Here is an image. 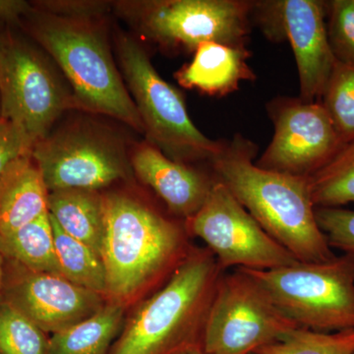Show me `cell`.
I'll return each instance as SVG.
<instances>
[{"label":"cell","instance_id":"1","mask_svg":"<svg viewBox=\"0 0 354 354\" xmlns=\"http://www.w3.org/2000/svg\"><path fill=\"white\" fill-rule=\"evenodd\" d=\"M102 195L106 299L127 306L162 288L193 247L185 225L127 195Z\"/></svg>","mask_w":354,"mask_h":354},{"label":"cell","instance_id":"2","mask_svg":"<svg viewBox=\"0 0 354 354\" xmlns=\"http://www.w3.org/2000/svg\"><path fill=\"white\" fill-rule=\"evenodd\" d=\"M254 147L235 137L212 160L214 176L272 239L299 262L320 263L335 254L317 223L309 177L261 169Z\"/></svg>","mask_w":354,"mask_h":354},{"label":"cell","instance_id":"3","mask_svg":"<svg viewBox=\"0 0 354 354\" xmlns=\"http://www.w3.org/2000/svg\"><path fill=\"white\" fill-rule=\"evenodd\" d=\"M102 20L62 17L32 4L19 26L62 71L77 109L111 116L144 134Z\"/></svg>","mask_w":354,"mask_h":354},{"label":"cell","instance_id":"4","mask_svg":"<svg viewBox=\"0 0 354 354\" xmlns=\"http://www.w3.org/2000/svg\"><path fill=\"white\" fill-rule=\"evenodd\" d=\"M225 271L208 248H192L169 281L144 298L109 354H177L202 346Z\"/></svg>","mask_w":354,"mask_h":354},{"label":"cell","instance_id":"5","mask_svg":"<svg viewBox=\"0 0 354 354\" xmlns=\"http://www.w3.org/2000/svg\"><path fill=\"white\" fill-rule=\"evenodd\" d=\"M115 48L121 76L143 122L147 142L176 162H212L223 143L198 129L183 95L160 77L143 46L120 32Z\"/></svg>","mask_w":354,"mask_h":354},{"label":"cell","instance_id":"6","mask_svg":"<svg viewBox=\"0 0 354 354\" xmlns=\"http://www.w3.org/2000/svg\"><path fill=\"white\" fill-rule=\"evenodd\" d=\"M59 71L39 46L11 27L0 32V118L19 128L32 148L65 111L77 109Z\"/></svg>","mask_w":354,"mask_h":354},{"label":"cell","instance_id":"7","mask_svg":"<svg viewBox=\"0 0 354 354\" xmlns=\"http://www.w3.org/2000/svg\"><path fill=\"white\" fill-rule=\"evenodd\" d=\"M269 293L299 327L316 332L354 330V256L297 262L267 271L241 269Z\"/></svg>","mask_w":354,"mask_h":354},{"label":"cell","instance_id":"8","mask_svg":"<svg viewBox=\"0 0 354 354\" xmlns=\"http://www.w3.org/2000/svg\"><path fill=\"white\" fill-rule=\"evenodd\" d=\"M114 6L137 31L164 48L195 51L200 44L218 43L246 48L252 1L149 0Z\"/></svg>","mask_w":354,"mask_h":354},{"label":"cell","instance_id":"9","mask_svg":"<svg viewBox=\"0 0 354 354\" xmlns=\"http://www.w3.org/2000/svg\"><path fill=\"white\" fill-rule=\"evenodd\" d=\"M48 192L99 191L127 178L131 162L115 135L88 121L51 130L32 149Z\"/></svg>","mask_w":354,"mask_h":354},{"label":"cell","instance_id":"10","mask_svg":"<svg viewBox=\"0 0 354 354\" xmlns=\"http://www.w3.org/2000/svg\"><path fill=\"white\" fill-rule=\"evenodd\" d=\"M297 327L253 277L236 269L225 272L216 288L203 349L209 354H255Z\"/></svg>","mask_w":354,"mask_h":354},{"label":"cell","instance_id":"11","mask_svg":"<svg viewBox=\"0 0 354 354\" xmlns=\"http://www.w3.org/2000/svg\"><path fill=\"white\" fill-rule=\"evenodd\" d=\"M184 225L188 234L207 244L225 272L234 267L267 271L299 262L261 227L216 178L202 208Z\"/></svg>","mask_w":354,"mask_h":354},{"label":"cell","instance_id":"12","mask_svg":"<svg viewBox=\"0 0 354 354\" xmlns=\"http://www.w3.org/2000/svg\"><path fill=\"white\" fill-rule=\"evenodd\" d=\"M251 17L268 39L290 43L297 65L299 99L320 102L337 64L328 39L326 2L252 1Z\"/></svg>","mask_w":354,"mask_h":354},{"label":"cell","instance_id":"13","mask_svg":"<svg viewBox=\"0 0 354 354\" xmlns=\"http://www.w3.org/2000/svg\"><path fill=\"white\" fill-rule=\"evenodd\" d=\"M274 136L256 165L267 171L309 177L342 145L321 102L279 97L268 108Z\"/></svg>","mask_w":354,"mask_h":354},{"label":"cell","instance_id":"14","mask_svg":"<svg viewBox=\"0 0 354 354\" xmlns=\"http://www.w3.org/2000/svg\"><path fill=\"white\" fill-rule=\"evenodd\" d=\"M13 265L4 277L1 297L46 334H57L94 315L108 301L104 295L64 277Z\"/></svg>","mask_w":354,"mask_h":354},{"label":"cell","instance_id":"15","mask_svg":"<svg viewBox=\"0 0 354 354\" xmlns=\"http://www.w3.org/2000/svg\"><path fill=\"white\" fill-rule=\"evenodd\" d=\"M130 162L137 177L162 200L167 211L184 221L202 208L216 181L215 176L212 178L171 160L148 142L135 148Z\"/></svg>","mask_w":354,"mask_h":354},{"label":"cell","instance_id":"16","mask_svg":"<svg viewBox=\"0 0 354 354\" xmlns=\"http://www.w3.org/2000/svg\"><path fill=\"white\" fill-rule=\"evenodd\" d=\"M246 48H232L218 43L200 44L189 64L176 73L183 87L197 88L211 95L234 92L241 81L252 80L254 73L247 58Z\"/></svg>","mask_w":354,"mask_h":354},{"label":"cell","instance_id":"17","mask_svg":"<svg viewBox=\"0 0 354 354\" xmlns=\"http://www.w3.org/2000/svg\"><path fill=\"white\" fill-rule=\"evenodd\" d=\"M48 194L32 155L18 160L0 183V236L48 214Z\"/></svg>","mask_w":354,"mask_h":354},{"label":"cell","instance_id":"18","mask_svg":"<svg viewBox=\"0 0 354 354\" xmlns=\"http://www.w3.org/2000/svg\"><path fill=\"white\" fill-rule=\"evenodd\" d=\"M48 215L60 230L102 257L104 195L99 191L67 189L48 194Z\"/></svg>","mask_w":354,"mask_h":354},{"label":"cell","instance_id":"19","mask_svg":"<svg viewBox=\"0 0 354 354\" xmlns=\"http://www.w3.org/2000/svg\"><path fill=\"white\" fill-rule=\"evenodd\" d=\"M125 309L108 300L94 315L51 335L48 354H109L124 327Z\"/></svg>","mask_w":354,"mask_h":354},{"label":"cell","instance_id":"20","mask_svg":"<svg viewBox=\"0 0 354 354\" xmlns=\"http://www.w3.org/2000/svg\"><path fill=\"white\" fill-rule=\"evenodd\" d=\"M0 253L6 260L29 271L62 276L48 213L11 234L0 236Z\"/></svg>","mask_w":354,"mask_h":354},{"label":"cell","instance_id":"21","mask_svg":"<svg viewBox=\"0 0 354 354\" xmlns=\"http://www.w3.org/2000/svg\"><path fill=\"white\" fill-rule=\"evenodd\" d=\"M50 221L62 277L106 298V269L101 256L83 242L65 234L55 221Z\"/></svg>","mask_w":354,"mask_h":354},{"label":"cell","instance_id":"22","mask_svg":"<svg viewBox=\"0 0 354 354\" xmlns=\"http://www.w3.org/2000/svg\"><path fill=\"white\" fill-rule=\"evenodd\" d=\"M315 207L354 203V140L342 144L329 162L309 176Z\"/></svg>","mask_w":354,"mask_h":354},{"label":"cell","instance_id":"23","mask_svg":"<svg viewBox=\"0 0 354 354\" xmlns=\"http://www.w3.org/2000/svg\"><path fill=\"white\" fill-rule=\"evenodd\" d=\"M50 337L0 295V354H48Z\"/></svg>","mask_w":354,"mask_h":354},{"label":"cell","instance_id":"24","mask_svg":"<svg viewBox=\"0 0 354 354\" xmlns=\"http://www.w3.org/2000/svg\"><path fill=\"white\" fill-rule=\"evenodd\" d=\"M255 354H354V330L323 333L297 327Z\"/></svg>","mask_w":354,"mask_h":354},{"label":"cell","instance_id":"25","mask_svg":"<svg viewBox=\"0 0 354 354\" xmlns=\"http://www.w3.org/2000/svg\"><path fill=\"white\" fill-rule=\"evenodd\" d=\"M321 104L342 144L354 140V66L337 62Z\"/></svg>","mask_w":354,"mask_h":354},{"label":"cell","instance_id":"26","mask_svg":"<svg viewBox=\"0 0 354 354\" xmlns=\"http://www.w3.org/2000/svg\"><path fill=\"white\" fill-rule=\"evenodd\" d=\"M327 4V32L339 64L354 66V0H332Z\"/></svg>","mask_w":354,"mask_h":354},{"label":"cell","instance_id":"27","mask_svg":"<svg viewBox=\"0 0 354 354\" xmlns=\"http://www.w3.org/2000/svg\"><path fill=\"white\" fill-rule=\"evenodd\" d=\"M315 215L330 248L354 256V211L341 207H316Z\"/></svg>","mask_w":354,"mask_h":354},{"label":"cell","instance_id":"28","mask_svg":"<svg viewBox=\"0 0 354 354\" xmlns=\"http://www.w3.org/2000/svg\"><path fill=\"white\" fill-rule=\"evenodd\" d=\"M32 149L19 128L0 118V183L18 160L31 155Z\"/></svg>","mask_w":354,"mask_h":354},{"label":"cell","instance_id":"29","mask_svg":"<svg viewBox=\"0 0 354 354\" xmlns=\"http://www.w3.org/2000/svg\"><path fill=\"white\" fill-rule=\"evenodd\" d=\"M32 4L53 15L88 19L104 17L109 7L108 2L104 1H34Z\"/></svg>","mask_w":354,"mask_h":354},{"label":"cell","instance_id":"30","mask_svg":"<svg viewBox=\"0 0 354 354\" xmlns=\"http://www.w3.org/2000/svg\"><path fill=\"white\" fill-rule=\"evenodd\" d=\"M32 9L31 2L23 0H0V24L19 26L21 20Z\"/></svg>","mask_w":354,"mask_h":354},{"label":"cell","instance_id":"31","mask_svg":"<svg viewBox=\"0 0 354 354\" xmlns=\"http://www.w3.org/2000/svg\"><path fill=\"white\" fill-rule=\"evenodd\" d=\"M4 277H6V258L0 253V293L3 286Z\"/></svg>","mask_w":354,"mask_h":354},{"label":"cell","instance_id":"32","mask_svg":"<svg viewBox=\"0 0 354 354\" xmlns=\"http://www.w3.org/2000/svg\"><path fill=\"white\" fill-rule=\"evenodd\" d=\"M177 354H209L206 353V351L201 348V346H198V348H192L185 349V351H180V353Z\"/></svg>","mask_w":354,"mask_h":354},{"label":"cell","instance_id":"33","mask_svg":"<svg viewBox=\"0 0 354 354\" xmlns=\"http://www.w3.org/2000/svg\"><path fill=\"white\" fill-rule=\"evenodd\" d=\"M1 25H2V24H0V32H1L2 30H3V28H4V27H3V28H2V27H1Z\"/></svg>","mask_w":354,"mask_h":354}]
</instances>
